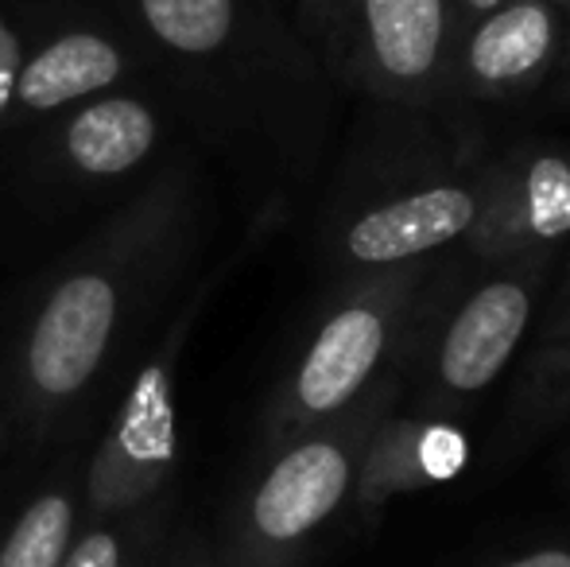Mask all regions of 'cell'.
Here are the masks:
<instances>
[{
	"mask_svg": "<svg viewBox=\"0 0 570 567\" xmlns=\"http://www.w3.org/2000/svg\"><path fill=\"white\" fill-rule=\"evenodd\" d=\"M206 234V172L195 151L175 148L31 284L0 365L31 459L82 443L128 350L195 281Z\"/></svg>",
	"mask_w": 570,
	"mask_h": 567,
	"instance_id": "obj_1",
	"label": "cell"
},
{
	"mask_svg": "<svg viewBox=\"0 0 570 567\" xmlns=\"http://www.w3.org/2000/svg\"><path fill=\"white\" fill-rule=\"evenodd\" d=\"M140 39L183 129L287 203L331 144V75L276 0H109Z\"/></svg>",
	"mask_w": 570,
	"mask_h": 567,
	"instance_id": "obj_2",
	"label": "cell"
},
{
	"mask_svg": "<svg viewBox=\"0 0 570 567\" xmlns=\"http://www.w3.org/2000/svg\"><path fill=\"white\" fill-rule=\"evenodd\" d=\"M368 129L318 214V265L331 284L443 257L485 211L493 151L473 137H443L428 125Z\"/></svg>",
	"mask_w": 570,
	"mask_h": 567,
	"instance_id": "obj_3",
	"label": "cell"
},
{
	"mask_svg": "<svg viewBox=\"0 0 570 567\" xmlns=\"http://www.w3.org/2000/svg\"><path fill=\"white\" fill-rule=\"evenodd\" d=\"M443 257L412 261L389 273L353 276L326 287L323 311L261 409L256 454L334 420L389 373H407L415 331Z\"/></svg>",
	"mask_w": 570,
	"mask_h": 567,
	"instance_id": "obj_4",
	"label": "cell"
},
{
	"mask_svg": "<svg viewBox=\"0 0 570 567\" xmlns=\"http://www.w3.org/2000/svg\"><path fill=\"white\" fill-rule=\"evenodd\" d=\"M407 397L396 370L326 424H315L256 454L214 537L222 567H307L326 525L350 509L357 462L373 428Z\"/></svg>",
	"mask_w": 570,
	"mask_h": 567,
	"instance_id": "obj_5",
	"label": "cell"
},
{
	"mask_svg": "<svg viewBox=\"0 0 570 567\" xmlns=\"http://www.w3.org/2000/svg\"><path fill=\"white\" fill-rule=\"evenodd\" d=\"M559 253L470 268L451 250L428 292L407 358L412 404L435 424L465 417L520 354L548 303Z\"/></svg>",
	"mask_w": 570,
	"mask_h": 567,
	"instance_id": "obj_6",
	"label": "cell"
},
{
	"mask_svg": "<svg viewBox=\"0 0 570 567\" xmlns=\"http://www.w3.org/2000/svg\"><path fill=\"white\" fill-rule=\"evenodd\" d=\"M287 203H261L253 229L226 261H214L206 273L183 287L171 303L164 326L151 339L148 354L136 362L132 381L120 389L114 412L98 420V443L86 451L82 475V525L106 521L144 501H156L175 490V462H179V365L190 346L203 311L226 276L253 253L279 222Z\"/></svg>",
	"mask_w": 570,
	"mask_h": 567,
	"instance_id": "obj_7",
	"label": "cell"
},
{
	"mask_svg": "<svg viewBox=\"0 0 570 567\" xmlns=\"http://www.w3.org/2000/svg\"><path fill=\"white\" fill-rule=\"evenodd\" d=\"M292 16L338 90L404 114H446L451 0H295Z\"/></svg>",
	"mask_w": 570,
	"mask_h": 567,
	"instance_id": "obj_8",
	"label": "cell"
},
{
	"mask_svg": "<svg viewBox=\"0 0 570 567\" xmlns=\"http://www.w3.org/2000/svg\"><path fill=\"white\" fill-rule=\"evenodd\" d=\"M175 129L183 121L159 82L101 94L16 144V172L28 198L47 206H75L106 190L128 195L171 156Z\"/></svg>",
	"mask_w": 570,
	"mask_h": 567,
	"instance_id": "obj_9",
	"label": "cell"
},
{
	"mask_svg": "<svg viewBox=\"0 0 570 567\" xmlns=\"http://www.w3.org/2000/svg\"><path fill=\"white\" fill-rule=\"evenodd\" d=\"M151 82L156 70L148 51L109 8L101 16H78L23 51L0 137L20 144L82 101Z\"/></svg>",
	"mask_w": 570,
	"mask_h": 567,
	"instance_id": "obj_10",
	"label": "cell"
},
{
	"mask_svg": "<svg viewBox=\"0 0 570 567\" xmlns=\"http://www.w3.org/2000/svg\"><path fill=\"white\" fill-rule=\"evenodd\" d=\"M567 39V12L559 0H504L458 31L451 59L446 114L520 106L548 90Z\"/></svg>",
	"mask_w": 570,
	"mask_h": 567,
	"instance_id": "obj_11",
	"label": "cell"
},
{
	"mask_svg": "<svg viewBox=\"0 0 570 567\" xmlns=\"http://www.w3.org/2000/svg\"><path fill=\"white\" fill-rule=\"evenodd\" d=\"M570 242V148L524 140L493 156L485 211L458 245L470 268L559 253Z\"/></svg>",
	"mask_w": 570,
	"mask_h": 567,
	"instance_id": "obj_12",
	"label": "cell"
},
{
	"mask_svg": "<svg viewBox=\"0 0 570 567\" xmlns=\"http://www.w3.org/2000/svg\"><path fill=\"white\" fill-rule=\"evenodd\" d=\"M446 424H435L423 412L407 409L404 401L373 428L365 451L357 462V482H353V521L361 532L376 529L381 514L404 493H415L423 486H431V443H435V431Z\"/></svg>",
	"mask_w": 570,
	"mask_h": 567,
	"instance_id": "obj_13",
	"label": "cell"
},
{
	"mask_svg": "<svg viewBox=\"0 0 570 567\" xmlns=\"http://www.w3.org/2000/svg\"><path fill=\"white\" fill-rule=\"evenodd\" d=\"M55 475L16 509L8 529L0 532V567H59L82 525V475L86 443L59 451Z\"/></svg>",
	"mask_w": 570,
	"mask_h": 567,
	"instance_id": "obj_14",
	"label": "cell"
},
{
	"mask_svg": "<svg viewBox=\"0 0 570 567\" xmlns=\"http://www.w3.org/2000/svg\"><path fill=\"white\" fill-rule=\"evenodd\" d=\"M570 420V331L556 342H540L528 350L524 365L512 381L501 428H497V454L528 451L543 431Z\"/></svg>",
	"mask_w": 570,
	"mask_h": 567,
	"instance_id": "obj_15",
	"label": "cell"
},
{
	"mask_svg": "<svg viewBox=\"0 0 570 567\" xmlns=\"http://www.w3.org/2000/svg\"><path fill=\"white\" fill-rule=\"evenodd\" d=\"M175 521H179V509L171 490L106 521L78 525L75 545L59 567H159Z\"/></svg>",
	"mask_w": 570,
	"mask_h": 567,
	"instance_id": "obj_16",
	"label": "cell"
},
{
	"mask_svg": "<svg viewBox=\"0 0 570 567\" xmlns=\"http://www.w3.org/2000/svg\"><path fill=\"white\" fill-rule=\"evenodd\" d=\"M159 567H222V564H218V548H214L210 532H203L190 521H175Z\"/></svg>",
	"mask_w": 570,
	"mask_h": 567,
	"instance_id": "obj_17",
	"label": "cell"
},
{
	"mask_svg": "<svg viewBox=\"0 0 570 567\" xmlns=\"http://www.w3.org/2000/svg\"><path fill=\"white\" fill-rule=\"evenodd\" d=\"M23 51H28L23 36L0 16V133H4L8 101H12V86H16V75H20Z\"/></svg>",
	"mask_w": 570,
	"mask_h": 567,
	"instance_id": "obj_18",
	"label": "cell"
},
{
	"mask_svg": "<svg viewBox=\"0 0 570 567\" xmlns=\"http://www.w3.org/2000/svg\"><path fill=\"white\" fill-rule=\"evenodd\" d=\"M567 331H570V261H567L563 276H559L556 292H551L548 303H543V311H540V331H535L532 346H540V342L563 339Z\"/></svg>",
	"mask_w": 570,
	"mask_h": 567,
	"instance_id": "obj_19",
	"label": "cell"
},
{
	"mask_svg": "<svg viewBox=\"0 0 570 567\" xmlns=\"http://www.w3.org/2000/svg\"><path fill=\"white\" fill-rule=\"evenodd\" d=\"M501 567H570V537L548 540V545L532 548V553L512 556V560H504Z\"/></svg>",
	"mask_w": 570,
	"mask_h": 567,
	"instance_id": "obj_20",
	"label": "cell"
},
{
	"mask_svg": "<svg viewBox=\"0 0 570 567\" xmlns=\"http://www.w3.org/2000/svg\"><path fill=\"white\" fill-rule=\"evenodd\" d=\"M559 4H563V12H567V39H563V55H559L556 75H551V82H548V94L556 101H563V106H570V0H559Z\"/></svg>",
	"mask_w": 570,
	"mask_h": 567,
	"instance_id": "obj_21",
	"label": "cell"
},
{
	"mask_svg": "<svg viewBox=\"0 0 570 567\" xmlns=\"http://www.w3.org/2000/svg\"><path fill=\"white\" fill-rule=\"evenodd\" d=\"M504 0H451V16H454V36L462 28H470L478 16L493 12V8H501Z\"/></svg>",
	"mask_w": 570,
	"mask_h": 567,
	"instance_id": "obj_22",
	"label": "cell"
},
{
	"mask_svg": "<svg viewBox=\"0 0 570 567\" xmlns=\"http://www.w3.org/2000/svg\"><path fill=\"white\" fill-rule=\"evenodd\" d=\"M8 443H12V412H8L4 389H0V467L8 459Z\"/></svg>",
	"mask_w": 570,
	"mask_h": 567,
	"instance_id": "obj_23",
	"label": "cell"
}]
</instances>
